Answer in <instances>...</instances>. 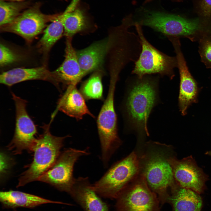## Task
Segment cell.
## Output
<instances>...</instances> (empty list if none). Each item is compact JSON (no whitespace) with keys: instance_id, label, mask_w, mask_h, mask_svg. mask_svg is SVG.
I'll list each match as a JSON object with an SVG mask.
<instances>
[{"instance_id":"obj_19","label":"cell","mask_w":211,"mask_h":211,"mask_svg":"<svg viewBox=\"0 0 211 211\" xmlns=\"http://www.w3.org/2000/svg\"><path fill=\"white\" fill-rule=\"evenodd\" d=\"M0 201L4 209H16L18 207L33 208L47 203L65 204L20 191L9 190L0 192Z\"/></svg>"},{"instance_id":"obj_28","label":"cell","mask_w":211,"mask_h":211,"mask_svg":"<svg viewBox=\"0 0 211 211\" xmlns=\"http://www.w3.org/2000/svg\"><path fill=\"white\" fill-rule=\"evenodd\" d=\"M25 0H0V1H18V2L23 1Z\"/></svg>"},{"instance_id":"obj_17","label":"cell","mask_w":211,"mask_h":211,"mask_svg":"<svg viewBox=\"0 0 211 211\" xmlns=\"http://www.w3.org/2000/svg\"><path fill=\"white\" fill-rule=\"evenodd\" d=\"M36 80L49 81L59 89L52 72L45 66L15 68L2 72L0 76V83L8 86L25 81Z\"/></svg>"},{"instance_id":"obj_4","label":"cell","mask_w":211,"mask_h":211,"mask_svg":"<svg viewBox=\"0 0 211 211\" xmlns=\"http://www.w3.org/2000/svg\"><path fill=\"white\" fill-rule=\"evenodd\" d=\"M118 75L116 73H110L107 95L97 120L101 158L105 161L110 159L121 143L118 134L117 117L114 105L115 91Z\"/></svg>"},{"instance_id":"obj_22","label":"cell","mask_w":211,"mask_h":211,"mask_svg":"<svg viewBox=\"0 0 211 211\" xmlns=\"http://www.w3.org/2000/svg\"><path fill=\"white\" fill-rule=\"evenodd\" d=\"M48 25L44 31L43 36L37 46L40 51L47 55L52 47L64 34V29L59 15Z\"/></svg>"},{"instance_id":"obj_14","label":"cell","mask_w":211,"mask_h":211,"mask_svg":"<svg viewBox=\"0 0 211 211\" xmlns=\"http://www.w3.org/2000/svg\"><path fill=\"white\" fill-rule=\"evenodd\" d=\"M176 54L180 74V84L178 106L181 114L185 115L192 104L198 101L199 89L197 83L190 73L181 49L180 40L175 39L171 42Z\"/></svg>"},{"instance_id":"obj_21","label":"cell","mask_w":211,"mask_h":211,"mask_svg":"<svg viewBox=\"0 0 211 211\" xmlns=\"http://www.w3.org/2000/svg\"><path fill=\"white\" fill-rule=\"evenodd\" d=\"M59 17L64 29L66 38H72L76 34L85 30L87 26V19L83 12L80 9H68L59 13Z\"/></svg>"},{"instance_id":"obj_5","label":"cell","mask_w":211,"mask_h":211,"mask_svg":"<svg viewBox=\"0 0 211 211\" xmlns=\"http://www.w3.org/2000/svg\"><path fill=\"white\" fill-rule=\"evenodd\" d=\"M139 169L138 159L132 152L110 167L100 179L92 184L93 188L101 197L115 199L136 176Z\"/></svg>"},{"instance_id":"obj_10","label":"cell","mask_w":211,"mask_h":211,"mask_svg":"<svg viewBox=\"0 0 211 211\" xmlns=\"http://www.w3.org/2000/svg\"><path fill=\"white\" fill-rule=\"evenodd\" d=\"M37 4L22 12L11 23L0 26L1 32L13 33L31 42L40 34L49 22L55 19L58 14H46L40 11Z\"/></svg>"},{"instance_id":"obj_3","label":"cell","mask_w":211,"mask_h":211,"mask_svg":"<svg viewBox=\"0 0 211 211\" xmlns=\"http://www.w3.org/2000/svg\"><path fill=\"white\" fill-rule=\"evenodd\" d=\"M50 127V124L42 127L43 132L36 139L33 149V161L28 169L21 175L17 187L37 181L53 166L59 156L64 139L70 136H54L51 134Z\"/></svg>"},{"instance_id":"obj_29","label":"cell","mask_w":211,"mask_h":211,"mask_svg":"<svg viewBox=\"0 0 211 211\" xmlns=\"http://www.w3.org/2000/svg\"><path fill=\"white\" fill-rule=\"evenodd\" d=\"M205 154L206 155L211 156V151L207 152Z\"/></svg>"},{"instance_id":"obj_6","label":"cell","mask_w":211,"mask_h":211,"mask_svg":"<svg viewBox=\"0 0 211 211\" xmlns=\"http://www.w3.org/2000/svg\"><path fill=\"white\" fill-rule=\"evenodd\" d=\"M135 26L140 40L141 50L132 73L142 78L147 74H158L171 79L175 76L174 69L178 67L176 57L168 56L152 45L145 38L142 26L135 22Z\"/></svg>"},{"instance_id":"obj_30","label":"cell","mask_w":211,"mask_h":211,"mask_svg":"<svg viewBox=\"0 0 211 211\" xmlns=\"http://www.w3.org/2000/svg\"><path fill=\"white\" fill-rule=\"evenodd\" d=\"M175 0L176 1H183V0Z\"/></svg>"},{"instance_id":"obj_24","label":"cell","mask_w":211,"mask_h":211,"mask_svg":"<svg viewBox=\"0 0 211 211\" xmlns=\"http://www.w3.org/2000/svg\"><path fill=\"white\" fill-rule=\"evenodd\" d=\"M28 5V2L24 1L18 2L0 1V26L11 23Z\"/></svg>"},{"instance_id":"obj_1","label":"cell","mask_w":211,"mask_h":211,"mask_svg":"<svg viewBox=\"0 0 211 211\" xmlns=\"http://www.w3.org/2000/svg\"><path fill=\"white\" fill-rule=\"evenodd\" d=\"M139 22L141 26L149 27L166 37L187 38L198 40L204 35L211 33V26L199 17L188 18L175 14L147 11Z\"/></svg>"},{"instance_id":"obj_18","label":"cell","mask_w":211,"mask_h":211,"mask_svg":"<svg viewBox=\"0 0 211 211\" xmlns=\"http://www.w3.org/2000/svg\"><path fill=\"white\" fill-rule=\"evenodd\" d=\"M58 110L77 120H81L86 115L95 118L88 109L85 98L77 89L76 85L70 86L67 88L59 100L53 117Z\"/></svg>"},{"instance_id":"obj_16","label":"cell","mask_w":211,"mask_h":211,"mask_svg":"<svg viewBox=\"0 0 211 211\" xmlns=\"http://www.w3.org/2000/svg\"><path fill=\"white\" fill-rule=\"evenodd\" d=\"M72 39L66 38L64 59L57 69L52 71L59 89L60 84L67 88L70 86L76 85L85 76L78 62L76 52L72 45Z\"/></svg>"},{"instance_id":"obj_25","label":"cell","mask_w":211,"mask_h":211,"mask_svg":"<svg viewBox=\"0 0 211 211\" xmlns=\"http://www.w3.org/2000/svg\"><path fill=\"white\" fill-rule=\"evenodd\" d=\"M198 41L201 61L207 68H211V33L203 35Z\"/></svg>"},{"instance_id":"obj_7","label":"cell","mask_w":211,"mask_h":211,"mask_svg":"<svg viewBox=\"0 0 211 211\" xmlns=\"http://www.w3.org/2000/svg\"><path fill=\"white\" fill-rule=\"evenodd\" d=\"M89 149L69 148L61 152L53 166L38 179L48 183L59 190L69 194L74 183V165L79 158L90 154Z\"/></svg>"},{"instance_id":"obj_11","label":"cell","mask_w":211,"mask_h":211,"mask_svg":"<svg viewBox=\"0 0 211 211\" xmlns=\"http://www.w3.org/2000/svg\"><path fill=\"white\" fill-rule=\"evenodd\" d=\"M12 95L16 107V127L13 137L7 147L15 154H21L25 150L33 152L37 131L27 112V101L13 93Z\"/></svg>"},{"instance_id":"obj_32","label":"cell","mask_w":211,"mask_h":211,"mask_svg":"<svg viewBox=\"0 0 211 211\" xmlns=\"http://www.w3.org/2000/svg\"><path fill=\"white\" fill-rule=\"evenodd\" d=\"M130 15H131V16H132V15L131 14ZM134 26H135V25H134Z\"/></svg>"},{"instance_id":"obj_20","label":"cell","mask_w":211,"mask_h":211,"mask_svg":"<svg viewBox=\"0 0 211 211\" xmlns=\"http://www.w3.org/2000/svg\"><path fill=\"white\" fill-rule=\"evenodd\" d=\"M167 203L172 211H200L202 201L199 194L194 191L178 186L171 189Z\"/></svg>"},{"instance_id":"obj_13","label":"cell","mask_w":211,"mask_h":211,"mask_svg":"<svg viewBox=\"0 0 211 211\" xmlns=\"http://www.w3.org/2000/svg\"><path fill=\"white\" fill-rule=\"evenodd\" d=\"M168 160L172 167L174 179L178 186L199 194L203 192L207 178L191 156L181 160L170 157Z\"/></svg>"},{"instance_id":"obj_8","label":"cell","mask_w":211,"mask_h":211,"mask_svg":"<svg viewBox=\"0 0 211 211\" xmlns=\"http://www.w3.org/2000/svg\"><path fill=\"white\" fill-rule=\"evenodd\" d=\"M115 199V211H161L157 195L142 176L126 187Z\"/></svg>"},{"instance_id":"obj_12","label":"cell","mask_w":211,"mask_h":211,"mask_svg":"<svg viewBox=\"0 0 211 211\" xmlns=\"http://www.w3.org/2000/svg\"><path fill=\"white\" fill-rule=\"evenodd\" d=\"M125 36V31L120 28H117L112 37L94 43L76 52L78 62L84 75L98 70L102 66L109 49L123 40Z\"/></svg>"},{"instance_id":"obj_27","label":"cell","mask_w":211,"mask_h":211,"mask_svg":"<svg viewBox=\"0 0 211 211\" xmlns=\"http://www.w3.org/2000/svg\"><path fill=\"white\" fill-rule=\"evenodd\" d=\"M19 57L8 47L0 44V66L4 67L18 61Z\"/></svg>"},{"instance_id":"obj_26","label":"cell","mask_w":211,"mask_h":211,"mask_svg":"<svg viewBox=\"0 0 211 211\" xmlns=\"http://www.w3.org/2000/svg\"><path fill=\"white\" fill-rule=\"evenodd\" d=\"M195 4L198 17L211 25V0H196Z\"/></svg>"},{"instance_id":"obj_2","label":"cell","mask_w":211,"mask_h":211,"mask_svg":"<svg viewBox=\"0 0 211 211\" xmlns=\"http://www.w3.org/2000/svg\"><path fill=\"white\" fill-rule=\"evenodd\" d=\"M157 80L145 77L138 78L128 92L125 104L130 124L138 131L149 135L147 122L157 101Z\"/></svg>"},{"instance_id":"obj_15","label":"cell","mask_w":211,"mask_h":211,"mask_svg":"<svg viewBox=\"0 0 211 211\" xmlns=\"http://www.w3.org/2000/svg\"><path fill=\"white\" fill-rule=\"evenodd\" d=\"M69 194L84 211H110L107 204L94 190L87 177L75 178Z\"/></svg>"},{"instance_id":"obj_9","label":"cell","mask_w":211,"mask_h":211,"mask_svg":"<svg viewBox=\"0 0 211 211\" xmlns=\"http://www.w3.org/2000/svg\"><path fill=\"white\" fill-rule=\"evenodd\" d=\"M142 176L149 187L157 195L161 204L167 203L169 195L168 190L176 186L168 159L160 154H152L144 164Z\"/></svg>"},{"instance_id":"obj_23","label":"cell","mask_w":211,"mask_h":211,"mask_svg":"<svg viewBox=\"0 0 211 211\" xmlns=\"http://www.w3.org/2000/svg\"><path fill=\"white\" fill-rule=\"evenodd\" d=\"M98 70L96 71L83 82L80 87L79 91L85 99H103V74Z\"/></svg>"},{"instance_id":"obj_31","label":"cell","mask_w":211,"mask_h":211,"mask_svg":"<svg viewBox=\"0 0 211 211\" xmlns=\"http://www.w3.org/2000/svg\"><path fill=\"white\" fill-rule=\"evenodd\" d=\"M148 0L149 1H151L152 0Z\"/></svg>"}]
</instances>
